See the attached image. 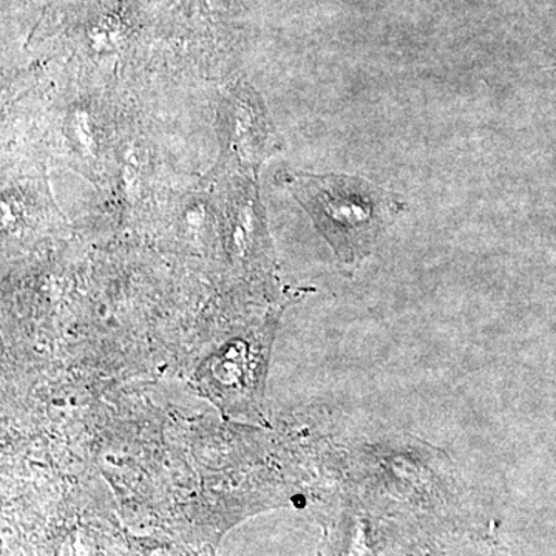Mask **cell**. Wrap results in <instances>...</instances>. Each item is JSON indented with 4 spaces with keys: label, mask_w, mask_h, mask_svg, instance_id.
<instances>
[{
    "label": "cell",
    "mask_w": 556,
    "mask_h": 556,
    "mask_svg": "<svg viewBox=\"0 0 556 556\" xmlns=\"http://www.w3.org/2000/svg\"><path fill=\"white\" fill-rule=\"evenodd\" d=\"M291 190L345 263L367 257L390 214V201L364 179L305 174Z\"/></svg>",
    "instance_id": "6da1fadb"
}]
</instances>
